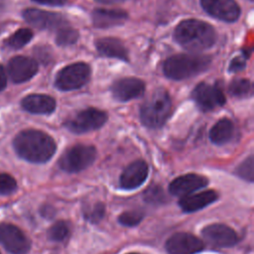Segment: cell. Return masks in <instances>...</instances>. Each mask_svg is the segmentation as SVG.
Segmentation results:
<instances>
[{"label":"cell","instance_id":"30bf717a","mask_svg":"<svg viewBox=\"0 0 254 254\" xmlns=\"http://www.w3.org/2000/svg\"><path fill=\"white\" fill-rule=\"evenodd\" d=\"M165 248L169 254H196L203 250L204 245L190 233L178 232L166 241Z\"/></svg>","mask_w":254,"mask_h":254},{"label":"cell","instance_id":"cb8c5ba5","mask_svg":"<svg viewBox=\"0 0 254 254\" xmlns=\"http://www.w3.org/2000/svg\"><path fill=\"white\" fill-rule=\"evenodd\" d=\"M78 39V33L75 29L68 27L67 24L57 30L56 43L59 46L66 47L73 45Z\"/></svg>","mask_w":254,"mask_h":254},{"label":"cell","instance_id":"4316f807","mask_svg":"<svg viewBox=\"0 0 254 254\" xmlns=\"http://www.w3.org/2000/svg\"><path fill=\"white\" fill-rule=\"evenodd\" d=\"M143 198L146 202L152 204H161L166 202L167 196L162 189V187L158 185H153L149 187L143 193Z\"/></svg>","mask_w":254,"mask_h":254},{"label":"cell","instance_id":"9c48e42d","mask_svg":"<svg viewBox=\"0 0 254 254\" xmlns=\"http://www.w3.org/2000/svg\"><path fill=\"white\" fill-rule=\"evenodd\" d=\"M0 243L12 254H27L31 248V242L24 232L7 222L0 223Z\"/></svg>","mask_w":254,"mask_h":254},{"label":"cell","instance_id":"4dcf8cb0","mask_svg":"<svg viewBox=\"0 0 254 254\" xmlns=\"http://www.w3.org/2000/svg\"><path fill=\"white\" fill-rule=\"evenodd\" d=\"M17 188L15 179L8 174H0V194H10Z\"/></svg>","mask_w":254,"mask_h":254},{"label":"cell","instance_id":"277c9868","mask_svg":"<svg viewBox=\"0 0 254 254\" xmlns=\"http://www.w3.org/2000/svg\"><path fill=\"white\" fill-rule=\"evenodd\" d=\"M172 113V99L165 89H156L141 105L140 118L148 128L162 127Z\"/></svg>","mask_w":254,"mask_h":254},{"label":"cell","instance_id":"8d00e7d4","mask_svg":"<svg viewBox=\"0 0 254 254\" xmlns=\"http://www.w3.org/2000/svg\"><path fill=\"white\" fill-rule=\"evenodd\" d=\"M129 254H138V253H129Z\"/></svg>","mask_w":254,"mask_h":254},{"label":"cell","instance_id":"ba28073f","mask_svg":"<svg viewBox=\"0 0 254 254\" xmlns=\"http://www.w3.org/2000/svg\"><path fill=\"white\" fill-rule=\"evenodd\" d=\"M191 97L198 108L204 112L224 105L225 96L218 84L200 82L191 92Z\"/></svg>","mask_w":254,"mask_h":254},{"label":"cell","instance_id":"4fadbf2b","mask_svg":"<svg viewBox=\"0 0 254 254\" xmlns=\"http://www.w3.org/2000/svg\"><path fill=\"white\" fill-rule=\"evenodd\" d=\"M204 240L215 247H232L238 241L237 233L229 226L222 223H213L201 230Z\"/></svg>","mask_w":254,"mask_h":254},{"label":"cell","instance_id":"8fae6325","mask_svg":"<svg viewBox=\"0 0 254 254\" xmlns=\"http://www.w3.org/2000/svg\"><path fill=\"white\" fill-rule=\"evenodd\" d=\"M23 17L30 25L41 30H59L67 24L61 14L35 8L24 10Z\"/></svg>","mask_w":254,"mask_h":254},{"label":"cell","instance_id":"7402d4cb","mask_svg":"<svg viewBox=\"0 0 254 254\" xmlns=\"http://www.w3.org/2000/svg\"><path fill=\"white\" fill-rule=\"evenodd\" d=\"M235 132L233 122L228 118L218 120L209 131V139L216 145H223L228 143Z\"/></svg>","mask_w":254,"mask_h":254},{"label":"cell","instance_id":"52a82bcc","mask_svg":"<svg viewBox=\"0 0 254 254\" xmlns=\"http://www.w3.org/2000/svg\"><path fill=\"white\" fill-rule=\"evenodd\" d=\"M90 67L84 63H74L62 68L55 79L57 88L68 91L80 88L90 77Z\"/></svg>","mask_w":254,"mask_h":254},{"label":"cell","instance_id":"ac0fdd59","mask_svg":"<svg viewBox=\"0 0 254 254\" xmlns=\"http://www.w3.org/2000/svg\"><path fill=\"white\" fill-rule=\"evenodd\" d=\"M92 23L95 28L108 29L122 25L128 18V14L120 9L97 8L91 14Z\"/></svg>","mask_w":254,"mask_h":254},{"label":"cell","instance_id":"d6a6232c","mask_svg":"<svg viewBox=\"0 0 254 254\" xmlns=\"http://www.w3.org/2000/svg\"><path fill=\"white\" fill-rule=\"evenodd\" d=\"M33 1L43 5H50V6H63L65 3V0H33Z\"/></svg>","mask_w":254,"mask_h":254},{"label":"cell","instance_id":"f546056e","mask_svg":"<svg viewBox=\"0 0 254 254\" xmlns=\"http://www.w3.org/2000/svg\"><path fill=\"white\" fill-rule=\"evenodd\" d=\"M144 217V213L140 210H128L121 213L118 217V221L120 224L124 226H135L138 225Z\"/></svg>","mask_w":254,"mask_h":254},{"label":"cell","instance_id":"f1b7e54d","mask_svg":"<svg viewBox=\"0 0 254 254\" xmlns=\"http://www.w3.org/2000/svg\"><path fill=\"white\" fill-rule=\"evenodd\" d=\"M84 217L91 223H98L105 215V205L102 202H95L93 205L86 207Z\"/></svg>","mask_w":254,"mask_h":254},{"label":"cell","instance_id":"7a4b0ae2","mask_svg":"<svg viewBox=\"0 0 254 254\" xmlns=\"http://www.w3.org/2000/svg\"><path fill=\"white\" fill-rule=\"evenodd\" d=\"M174 38L184 49L196 53L211 48L215 44L217 36L213 27L208 23L188 19L176 27Z\"/></svg>","mask_w":254,"mask_h":254},{"label":"cell","instance_id":"e575fe53","mask_svg":"<svg viewBox=\"0 0 254 254\" xmlns=\"http://www.w3.org/2000/svg\"><path fill=\"white\" fill-rule=\"evenodd\" d=\"M51 208H52L51 206H44V207L42 208V213H43V215H45V216L48 215V217L53 216V215L51 214V212H50V209H51Z\"/></svg>","mask_w":254,"mask_h":254},{"label":"cell","instance_id":"603a6c76","mask_svg":"<svg viewBox=\"0 0 254 254\" xmlns=\"http://www.w3.org/2000/svg\"><path fill=\"white\" fill-rule=\"evenodd\" d=\"M228 91L235 97H247L252 94L251 81L246 78H237L231 81L228 87Z\"/></svg>","mask_w":254,"mask_h":254},{"label":"cell","instance_id":"3957f363","mask_svg":"<svg viewBox=\"0 0 254 254\" xmlns=\"http://www.w3.org/2000/svg\"><path fill=\"white\" fill-rule=\"evenodd\" d=\"M211 64L208 56L198 54H180L167 59L163 64L165 75L171 79L182 80L203 72Z\"/></svg>","mask_w":254,"mask_h":254},{"label":"cell","instance_id":"8992f818","mask_svg":"<svg viewBox=\"0 0 254 254\" xmlns=\"http://www.w3.org/2000/svg\"><path fill=\"white\" fill-rule=\"evenodd\" d=\"M107 120L106 112L96 108H86L68 117L64 125L72 133L81 134L96 130L104 125Z\"/></svg>","mask_w":254,"mask_h":254},{"label":"cell","instance_id":"d4e9b609","mask_svg":"<svg viewBox=\"0 0 254 254\" xmlns=\"http://www.w3.org/2000/svg\"><path fill=\"white\" fill-rule=\"evenodd\" d=\"M33 38V32L30 29L23 28L16 31L6 41V45L12 49H20L28 44Z\"/></svg>","mask_w":254,"mask_h":254},{"label":"cell","instance_id":"e0dca14e","mask_svg":"<svg viewBox=\"0 0 254 254\" xmlns=\"http://www.w3.org/2000/svg\"><path fill=\"white\" fill-rule=\"evenodd\" d=\"M37 62L28 57H14L8 64L9 75L11 79L16 83H21L31 79L37 73Z\"/></svg>","mask_w":254,"mask_h":254},{"label":"cell","instance_id":"1f68e13d","mask_svg":"<svg viewBox=\"0 0 254 254\" xmlns=\"http://www.w3.org/2000/svg\"><path fill=\"white\" fill-rule=\"evenodd\" d=\"M246 61H247V56H245V55L235 57L229 64V70L232 71V72H235V71L243 69L245 67Z\"/></svg>","mask_w":254,"mask_h":254},{"label":"cell","instance_id":"5bb4252c","mask_svg":"<svg viewBox=\"0 0 254 254\" xmlns=\"http://www.w3.org/2000/svg\"><path fill=\"white\" fill-rule=\"evenodd\" d=\"M148 173L149 168L147 163L143 160H136L129 164L122 172L119 179V186L122 190H135L146 181Z\"/></svg>","mask_w":254,"mask_h":254},{"label":"cell","instance_id":"83f0119b","mask_svg":"<svg viewBox=\"0 0 254 254\" xmlns=\"http://www.w3.org/2000/svg\"><path fill=\"white\" fill-rule=\"evenodd\" d=\"M235 175L239 178L252 183L254 181V160L250 155L235 169Z\"/></svg>","mask_w":254,"mask_h":254},{"label":"cell","instance_id":"2e32d148","mask_svg":"<svg viewBox=\"0 0 254 254\" xmlns=\"http://www.w3.org/2000/svg\"><path fill=\"white\" fill-rule=\"evenodd\" d=\"M145 91V83L136 77H123L114 81L111 86L113 97L119 101H128L141 96Z\"/></svg>","mask_w":254,"mask_h":254},{"label":"cell","instance_id":"44dd1931","mask_svg":"<svg viewBox=\"0 0 254 254\" xmlns=\"http://www.w3.org/2000/svg\"><path fill=\"white\" fill-rule=\"evenodd\" d=\"M98 53L106 58H114L128 62V51L123 43L115 38H101L95 42Z\"/></svg>","mask_w":254,"mask_h":254},{"label":"cell","instance_id":"484cf974","mask_svg":"<svg viewBox=\"0 0 254 254\" xmlns=\"http://www.w3.org/2000/svg\"><path fill=\"white\" fill-rule=\"evenodd\" d=\"M70 227L66 221L60 220L54 223L48 230V238L55 242L64 241L69 234Z\"/></svg>","mask_w":254,"mask_h":254},{"label":"cell","instance_id":"ffe728a7","mask_svg":"<svg viewBox=\"0 0 254 254\" xmlns=\"http://www.w3.org/2000/svg\"><path fill=\"white\" fill-rule=\"evenodd\" d=\"M21 104L23 109L34 114H50L56 109V100L46 94H30Z\"/></svg>","mask_w":254,"mask_h":254},{"label":"cell","instance_id":"5b68a950","mask_svg":"<svg viewBox=\"0 0 254 254\" xmlns=\"http://www.w3.org/2000/svg\"><path fill=\"white\" fill-rule=\"evenodd\" d=\"M95 158L96 149L93 146L77 144L64 152L59 160V166L66 173H78L88 168Z\"/></svg>","mask_w":254,"mask_h":254},{"label":"cell","instance_id":"6da1fadb","mask_svg":"<svg viewBox=\"0 0 254 254\" xmlns=\"http://www.w3.org/2000/svg\"><path fill=\"white\" fill-rule=\"evenodd\" d=\"M13 146L22 159L38 164L48 162L57 150L56 142L50 135L35 129L18 133L14 138Z\"/></svg>","mask_w":254,"mask_h":254},{"label":"cell","instance_id":"d590c367","mask_svg":"<svg viewBox=\"0 0 254 254\" xmlns=\"http://www.w3.org/2000/svg\"><path fill=\"white\" fill-rule=\"evenodd\" d=\"M97 2H100V3H106V4H110V3H116V2H121V1H124V0H96Z\"/></svg>","mask_w":254,"mask_h":254},{"label":"cell","instance_id":"7c38bea8","mask_svg":"<svg viewBox=\"0 0 254 254\" xmlns=\"http://www.w3.org/2000/svg\"><path fill=\"white\" fill-rule=\"evenodd\" d=\"M203 10L213 18L235 22L240 17V7L235 0H200Z\"/></svg>","mask_w":254,"mask_h":254},{"label":"cell","instance_id":"836d02e7","mask_svg":"<svg viewBox=\"0 0 254 254\" xmlns=\"http://www.w3.org/2000/svg\"><path fill=\"white\" fill-rule=\"evenodd\" d=\"M6 83H7V75L4 67L0 64V91L6 87Z\"/></svg>","mask_w":254,"mask_h":254},{"label":"cell","instance_id":"9a60e30c","mask_svg":"<svg viewBox=\"0 0 254 254\" xmlns=\"http://www.w3.org/2000/svg\"><path fill=\"white\" fill-rule=\"evenodd\" d=\"M207 184L208 180L201 175L186 174L172 181L169 186V191L173 195L183 197L206 187Z\"/></svg>","mask_w":254,"mask_h":254},{"label":"cell","instance_id":"d6986e66","mask_svg":"<svg viewBox=\"0 0 254 254\" xmlns=\"http://www.w3.org/2000/svg\"><path fill=\"white\" fill-rule=\"evenodd\" d=\"M218 198V193L213 190H202L181 197L179 205L184 212H194L211 204Z\"/></svg>","mask_w":254,"mask_h":254}]
</instances>
